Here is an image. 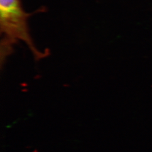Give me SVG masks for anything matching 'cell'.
I'll list each match as a JSON object with an SVG mask.
<instances>
[{
    "label": "cell",
    "mask_w": 152,
    "mask_h": 152,
    "mask_svg": "<svg viewBox=\"0 0 152 152\" xmlns=\"http://www.w3.org/2000/svg\"><path fill=\"white\" fill-rule=\"evenodd\" d=\"M31 13L24 11L22 0H0V33L1 62L11 54L19 41L27 44L37 59L46 56L39 51L30 34L28 20Z\"/></svg>",
    "instance_id": "1"
}]
</instances>
